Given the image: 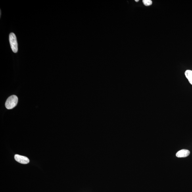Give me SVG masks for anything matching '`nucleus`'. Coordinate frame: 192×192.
I'll return each mask as SVG.
<instances>
[{
  "instance_id": "f257e3e1",
  "label": "nucleus",
  "mask_w": 192,
  "mask_h": 192,
  "mask_svg": "<svg viewBox=\"0 0 192 192\" xmlns=\"http://www.w3.org/2000/svg\"><path fill=\"white\" fill-rule=\"evenodd\" d=\"M18 98L15 95L10 96L5 102V106L8 109H11L15 107L18 103Z\"/></svg>"
},
{
  "instance_id": "f03ea898",
  "label": "nucleus",
  "mask_w": 192,
  "mask_h": 192,
  "mask_svg": "<svg viewBox=\"0 0 192 192\" xmlns=\"http://www.w3.org/2000/svg\"><path fill=\"white\" fill-rule=\"evenodd\" d=\"M9 40L10 46L12 51L16 53L18 51V45L15 34L14 33H11L9 36Z\"/></svg>"
},
{
  "instance_id": "7ed1b4c3",
  "label": "nucleus",
  "mask_w": 192,
  "mask_h": 192,
  "mask_svg": "<svg viewBox=\"0 0 192 192\" xmlns=\"http://www.w3.org/2000/svg\"><path fill=\"white\" fill-rule=\"evenodd\" d=\"M15 159L16 161L22 164H27L29 162L28 158L26 156H21L19 154H16L14 156Z\"/></svg>"
},
{
  "instance_id": "20e7f679",
  "label": "nucleus",
  "mask_w": 192,
  "mask_h": 192,
  "mask_svg": "<svg viewBox=\"0 0 192 192\" xmlns=\"http://www.w3.org/2000/svg\"><path fill=\"white\" fill-rule=\"evenodd\" d=\"M190 154L189 150L187 149H182L176 153V155L177 157L184 158L188 156Z\"/></svg>"
},
{
  "instance_id": "39448f33",
  "label": "nucleus",
  "mask_w": 192,
  "mask_h": 192,
  "mask_svg": "<svg viewBox=\"0 0 192 192\" xmlns=\"http://www.w3.org/2000/svg\"><path fill=\"white\" fill-rule=\"evenodd\" d=\"M185 76L188 80L190 84L192 85V70H187L185 73Z\"/></svg>"
},
{
  "instance_id": "423d86ee",
  "label": "nucleus",
  "mask_w": 192,
  "mask_h": 192,
  "mask_svg": "<svg viewBox=\"0 0 192 192\" xmlns=\"http://www.w3.org/2000/svg\"><path fill=\"white\" fill-rule=\"evenodd\" d=\"M143 3L144 5L149 6L152 5V2L151 0H143Z\"/></svg>"
},
{
  "instance_id": "0eeeda50",
  "label": "nucleus",
  "mask_w": 192,
  "mask_h": 192,
  "mask_svg": "<svg viewBox=\"0 0 192 192\" xmlns=\"http://www.w3.org/2000/svg\"><path fill=\"white\" fill-rule=\"evenodd\" d=\"M139 0H137V1H136V0H135V1L136 2H139Z\"/></svg>"
}]
</instances>
